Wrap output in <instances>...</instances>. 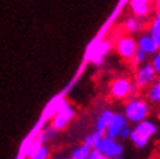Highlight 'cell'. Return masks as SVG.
Here are the masks:
<instances>
[{
	"label": "cell",
	"mask_w": 160,
	"mask_h": 159,
	"mask_svg": "<svg viewBox=\"0 0 160 159\" xmlns=\"http://www.w3.org/2000/svg\"><path fill=\"white\" fill-rule=\"evenodd\" d=\"M159 78V74L155 70L151 61H146L143 64L135 67L133 74V82L138 90H146Z\"/></svg>",
	"instance_id": "3957f363"
},
{
	"label": "cell",
	"mask_w": 160,
	"mask_h": 159,
	"mask_svg": "<svg viewBox=\"0 0 160 159\" xmlns=\"http://www.w3.org/2000/svg\"><path fill=\"white\" fill-rule=\"evenodd\" d=\"M26 159H29V158H26Z\"/></svg>",
	"instance_id": "4316f807"
},
{
	"label": "cell",
	"mask_w": 160,
	"mask_h": 159,
	"mask_svg": "<svg viewBox=\"0 0 160 159\" xmlns=\"http://www.w3.org/2000/svg\"><path fill=\"white\" fill-rule=\"evenodd\" d=\"M56 133H58V131H56L53 126L50 124L48 126H46V128H43V129L41 131V133L38 134L37 140L41 142V144L46 145L47 142H50L51 140H53V138L56 137Z\"/></svg>",
	"instance_id": "ac0fdd59"
},
{
	"label": "cell",
	"mask_w": 160,
	"mask_h": 159,
	"mask_svg": "<svg viewBox=\"0 0 160 159\" xmlns=\"http://www.w3.org/2000/svg\"><path fill=\"white\" fill-rule=\"evenodd\" d=\"M152 3H154V8L156 11L160 9V0H152Z\"/></svg>",
	"instance_id": "cb8c5ba5"
},
{
	"label": "cell",
	"mask_w": 160,
	"mask_h": 159,
	"mask_svg": "<svg viewBox=\"0 0 160 159\" xmlns=\"http://www.w3.org/2000/svg\"><path fill=\"white\" fill-rule=\"evenodd\" d=\"M104 137V133H102L97 129H94V132H91L90 134H87V136H85L83 138V142L86 145H89L91 149H95L97 147V145L99 144V141Z\"/></svg>",
	"instance_id": "d6986e66"
},
{
	"label": "cell",
	"mask_w": 160,
	"mask_h": 159,
	"mask_svg": "<svg viewBox=\"0 0 160 159\" xmlns=\"http://www.w3.org/2000/svg\"><path fill=\"white\" fill-rule=\"evenodd\" d=\"M122 114L126 116L128 121L132 124H137L142 120H146L150 115V102L146 98L135 94L129 99H126Z\"/></svg>",
	"instance_id": "6da1fadb"
},
{
	"label": "cell",
	"mask_w": 160,
	"mask_h": 159,
	"mask_svg": "<svg viewBox=\"0 0 160 159\" xmlns=\"http://www.w3.org/2000/svg\"><path fill=\"white\" fill-rule=\"evenodd\" d=\"M56 159H70V158L69 156H58Z\"/></svg>",
	"instance_id": "d4e9b609"
},
{
	"label": "cell",
	"mask_w": 160,
	"mask_h": 159,
	"mask_svg": "<svg viewBox=\"0 0 160 159\" xmlns=\"http://www.w3.org/2000/svg\"><path fill=\"white\" fill-rule=\"evenodd\" d=\"M148 55L146 54V52H143L142 50H137V52H135V55H134V58H133V60L130 61L132 63V65L135 68V67H138V65H141V64H143V63H146V61H148Z\"/></svg>",
	"instance_id": "ffe728a7"
},
{
	"label": "cell",
	"mask_w": 160,
	"mask_h": 159,
	"mask_svg": "<svg viewBox=\"0 0 160 159\" xmlns=\"http://www.w3.org/2000/svg\"><path fill=\"white\" fill-rule=\"evenodd\" d=\"M113 115H115L113 111H111V110H103L102 112L98 115L97 120H95V129L102 132V133H104V131L107 129V125L109 124L111 119L113 117Z\"/></svg>",
	"instance_id": "9a60e30c"
},
{
	"label": "cell",
	"mask_w": 160,
	"mask_h": 159,
	"mask_svg": "<svg viewBox=\"0 0 160 159\" xmlns=\"http://www.w3.org/2000/svg\"><path fill=\"white\" fill-rule=\"evenodd\" d=\"M146 20L147 18H142V17H138V16H134V14L128 16V17H125V20L122 22L124 33L130 34V35L141 34L142 31H145L147 29L148 22H146Z\"/></svg>",
	"instance_id": "9c48e42d"
},
{
	"label": "cell",
	"mask_w": 160,
	"mask_h": 159,
	"mask_svg": "<svg viewBox=\"0 0 160 159\" xmlns=\"http://www.w3.org/2000/svg\"><path fill=\"white\" fill-rule=\"evenodd\" d=\"M146 30L152 35V38L155 39V42L158 43L159 49H160V9H158L155 12V14L151 17L150 22L147 23Z\"/></svg>",
	"instance_id": "5bb4252c"
},
{
	"label": "cell",
	"mask_w": 160,
	"mask_h": 159,
	"mask_svg": "<svg viewBox=\"0 0 160 159\" xmlns=\"http://www.w3.org/2000/svg\"><path fill=\"white\" fill-rule=\"evenodd\" d=\"M145 98L152 105H158L160 102V77L145 90Z\"/></svg>",
	"instance_id": "2e32d148"
},
{
	"label": "cell",
	"mask_w": 160,
	"mask_h": 159,
	"mask_svg": "<svg viewBox=\"0 0 160 159\" xmlns=\"http://www.w3.org/2000/svg\"><path fill=\"white\" fill-rule=\"evenodd\" d=\"M158 106H159V107H160V102H159V103H158Z\"/></svg>",
	"instance_id": "484cf974"
},
{
	"label": "cell",
	"mask_w": 160,
	"mask_h": 159,
	"mask_svg": "<svg viewBox=\"0 0 160 159\" xmlns=\"http://www.w3.org/2000/svg\"><path fill=\"white\" fill-rule=\"evenodd\" d=\"M95 149L108 159H121L124 154V146L121 142H118L116 138H108L106 136L99 141Z\"/></svg>",
	"instance_id": "8992f818"
},
{
	"label": "cell",
	"mask_w": 160,
	"mask_h": 159,
	"mask_svg": "<svg viewBox=\"0 0 160 159\" xmlns=\"http://www.w3.org/2000/svg\"><path fill=\"white\" fill-rule=\"evenodd\" d=\"M55 108H56V112L52 116V120H51L50 124L58 132H60V131L65 129L69 125V123L73 120V117L76 116V111L65 99L59 100L58 103H56Z\"/></svg>",
	"instance_id": "277c9868"
},
{
	"label": "cell",
	"mask_w": 160,
	"mask_h": 159,
	"mask_svg": "<svg viewBox=\"0 0 160 159\" xmlns=\"http://www.w3.org/2000/svg\"><path fill=\"white\" fill-rule=\"evenodd\" d=\"M126 125H129V121L124 114H116L113 115V117L111 119L109 124L107 125V129L104 131V136L108 138H120V134L121 131L125 128Z\"/></svg>",
	"instance_id": "52a82bcc"
},
{
	"label": "cell",
	"mask_w": 160,
	"mask_h": 159,
	"mask_svg": "<svg viewBox=\"0 0 160 159\" xmlns=\"http://www.w3.org/2000/svg\"><path fill=\"white\" fill-rule=\"evenodd\" d=\"M130 133H132V128H130L129 125H126L125 128L121 131V134H120V138H121V140H129Z\"/></svg>",
	"instance_id": "7402d4cb"
},
{
	"label": "cell",
	"mask_w": 160,
	"mask_h": 159,
	"mask_svg": "<svg viewBox=\"0 0 160 159\" xmlns=\"http://www.w3.org/2000/svg\"><path fill=\"white\" fill-rule=\"evenodd\" d=\"M112 47H113V44H112V42L109 39H102V41H99L91 49L90 60L95 65H102L103 63L106 61V56L109 54Z\"/></svg>",
	"instance_id": "ba28073f"
},
{
	"label": "cell",
	"mask_w": 160,
	"mask_h": 159,
	"mask_svg": "<svg viewBox=\"0 0 160 159\" xmlns=\"http://www.w3.org/2000/svg\"><path fill=\"white\" fill-rule=\"evenodd\" d=\"M158 131H159L158 125L152 120H148V119L134 124V128H133L134 133H137L138 136H141L142 138H146L148 141L158 133Z\"/></svg>",
	"instance_id": "7c38bea8"
},
{
	"label": "cell",
	"mask_w": 160,
	"mask_h": 159,
	"mask_svg": "<svg viewBox=\"0 0 160 159\" xmlns=\"http://www.w3.org/2000/svg\"><path fill=\"white\" fill-rule=\"evenodd\" d=\"M115 50L117 55L121 58L124 61H132L135 52L138 50V44H137V38H134V35L130 34H121L116 41H115Z\"/></svg>",
	"instance_id": "5b68a950"
},
{
	"label": "cell",
	"mask_w": 160,
	"mask_h": 159,
	"mask_svg": "<svg viewBox=\"0 0 160 159\" xmlns=\"http://www.w3.org/2000/svg\"><path fill=\"white\" fill-rule=\"evenodd\" d=\"M138 89L135 87L133 80L129 77H117L109 84V95L115 100H126L135 95Z\"/></svg>",
	"instance_id": "7a4b0ae2"
},
{
	"label": "cell",
	"mask_w": 160,
	"mask_h": 159,
	"mask_svg": "<svg viewBox=\"0 0 160 159\" xmlns=\"http://www.w3.org/2000/svg\"><path fill=\"white\" fill-rule=\"evenodd\" d=\"M89 159H108L107 156H104L100 151H98L97 149H92V151H91V154H90V156H89Z\"/></svg>",
	"instance_id": "603a6c76"
},
{
	"label": "cell",
	"mask_w": 160,
	"mask_h": 159,
	"mask_svg": "<svg viewBox=\"0 0 160 159\" xmlns=\"http://www.w3.org/2000/svg\"><path fill=\"white\" fill-rule=\"evenodd\" d=\"M91 151H92V149L83 142V144L76 146L73 150H72L69 158L70 159H89Z\"/></svg>",
	"instance_id": "e0dca14e"
},
{
	"label": "cell",
	"mask_w": 160,
	"mask_h": 159,
	"mask_svg": "<svg viewBox=\"0 0 160 159\" xmlns=\"http://www.w3.org/2000/svg\"><path fill=\"white\" fill-rule=\"evenodd\" d=\"M152 0H129V11L132 14L147 18L152 12Z\"/></svg>",
	"instance_id": "30bf717a"
},
{
	"label": "cell",
	"mask_w": 160,
	"mask_h": 159,
	"mask_svg": "<svg viewBox=\"0 0 160 159\" xmlns=\"http://www.w3.org/2000/svg\"><path fill=\"white\" fill-rule=\"evenodd\" d=\"M50 149L41 144L38 140L33 141L26 149V158L29 159H50Z\"/></svg>",
	"instance_id": "4fadbf2b"
},
{
	"label": "cell",
	"mask_w": 160,
	"mask_h": 159,
	"mask_svg": "<svg viewBox=\"0 0 160 159\" xmlns=\"http://www.w3.org/2000/svg\"><path fill=\"white\" fill-rule=\"evenodd\" d=\"M137 44H138V49L142 50L143 52H146L150 58L159 50L158 43L155 42V39L147 30L142 31L141 34L137 35Z\"/></svg>",
	"instance_id": "8fae6325"
},
{
	"label": "cell",
	"mask_w": 160,
	"mask_h": 159,
	"mask_svg": "<svg viewBox=\"0 0 160 159\" xmlns=\"http://www.w3.org/2000/svg\"><path fill=\"white\" fill-rule=\"evenodd\" d=\"M151 64L154 65V68H155V70L158 72V74H159V77H160V49L151 56Z\"/></svg>",
	"instance_id": "44dd1931"
}]
</instances>
